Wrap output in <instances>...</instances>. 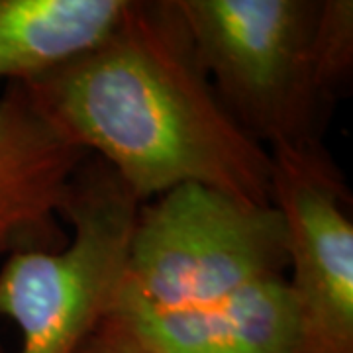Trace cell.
Wrapping results in <instances>:
<instances>
[{
  "mask_svg": "<svg viewBox=\"0 0 353 353\" xmlns=\"http://www.w3.org/2000/svg\"><path fill=\"white\" fill-rule=\"evenodd\" d=\"M24 87L141 204L181 185L273 204L271 153L220 104L175 0H130L101 43Z\"/></svg>",
  "mask_w": 353,
  "mask_h": 353,
  "instance_id": "obj_1",
  "label": "cell"
},
{
  "mask_svg": "<svg viewBox=\"0 0 353 353\" xmlns=\"http://www.w3.org/2000/svg\"><path fill=\"white\" fill-rule=\"evenodd\" d=\"M287 273L289 236L275 204L181 185L139 204L112 304L206 308Z\"/></svg>",
  "mask_w": 353,
  "mask_h": 353,
  "instance_id": "obj_2",
  "label": "cell"
},
{
  "mask_svg": "<svg viewBox=\"0 0 353 353\" xmlns=\"http://www.w3.org/2000/svg\"><path fill=\"white\" fill-rule=\"evenodd\" d=\"M232 120L261 145L322 143L332 110L314 88L320 0H175Z\"/></svg>",
  "mask_w": 353,
  "mask_h": 353,
  "instance_id": "obj_3",
  "label": "cell"
},
{
  "mask_svg": "<svg viewBox=\"0 0 353 353\" xmlns=\"http://www.w3.org/2000/svg\"><path fill=\"white\" fill-rule=\"evenodd\" d=\"M141 202L88 155L71 179L59 252L14 253L0 267V318L22 332L20 353H75L112 308Z\"/></svg>",
  "mask_w": 353,
  "mask_h": 353,
  "instance_id": "obj_4",
  "label": "cell"
},
{
  "mask_svg": "<svg viewBox=\"0 0 353 353\" xmlns=\"http://www.w3.org/2000/svg\"><path fill=\"white\" fill-rule=\"evenodd\" d=\"M269 153L273 204L289 236L296 353H353L352 190L324 143Z\"/></svg>",
  "mask_w": 353,
  "mask_h": 353,
  "instance_id": "obj_5",
  "label": "cell"
},
{
  "mask_svg": "<svg viewBox=\"0 0 353 353\" xmlns=\"http://www.w3.org/2000/svg\"><path fill=\"white\" fill-rule=\"evenodd\" d=\"M87 152L53 126L22 83L0 94V259L59 252L69 243L61 210Z\"/></svg>",
  "mask_w": 353,
  "mask_h": 353,
  "instance_id": "obj_6",
  "label": "cell"
},
{
  "mask_svg": "<svg viewBox=\"0 0 353 353\" xmlns=\"http://www.w3.org/2000/svg\"><path fill=\"white\" fill-rule=\"evenodd\" d=\"M108 316L159 353H296L299 324L287 277L263 281L206 308L112 304Z\"/></svg>",
  "mask_w": 353,
  "mask_h": 353,
  "instance_id": "obj_7",
  "label": "cell"
},
{
  "mask_svg": "<svg viewBox=\"0 0 353 353\" xmlns=\"http://www.w3.org/2000/svg\"><path fill=\"white\" fill-rule=\"evenodd\" d=\"M130 0H0V81L28 85L101 43Z\"/></svg>",
  "mask_w": 353,
  "mask_h": 353,
  "instance_id": "obj_8",
  "label": "cell"
},
{
  "mask_svg": "<svg viewBox=\"0 0 353 353\" xmlns=\"http://www.w3.org/2000/svg\"><path fill=\"white\" fill-rule=\"evenodd\" d=\"M310 59L316 92L324 106L332 110L352 87V0H320L310 39Z\"/></svg>",
  "mask_w": 353,
  "mask_h": 353,
  "instance_id": "obj_9",
  "label": "cell"
},
{
  "mask_svg": "<svg viewBox=\"0 0 353 353\" xmlns=\"http://www.w3.org/2000/svg\"><path fill=\"white\" fill-rule=\"evenodd\" d=\"M75 353H159L136 336L124 322L106 316Z\"/></svg>",
  "mask_w": 353,
  "mask_h": 353,
  "instance_id": "obj_10",
  "label": "cell"
},
{
  "mask_svg": "<svg viewBox=\"0 0 353 353\" xmlns=\"http://www.w3.org/2000/svg\"><path fill=\"white\" fill-rule=\"evenodd\" d=\"M0 353H8L6 352V345H4V341H2V334H0Z\"/></svg>",
  "mask_w": 353,
  "mask_h": 353,
  "instance_id": "obj_11",
  "label": "cell"
}]
</instances>
